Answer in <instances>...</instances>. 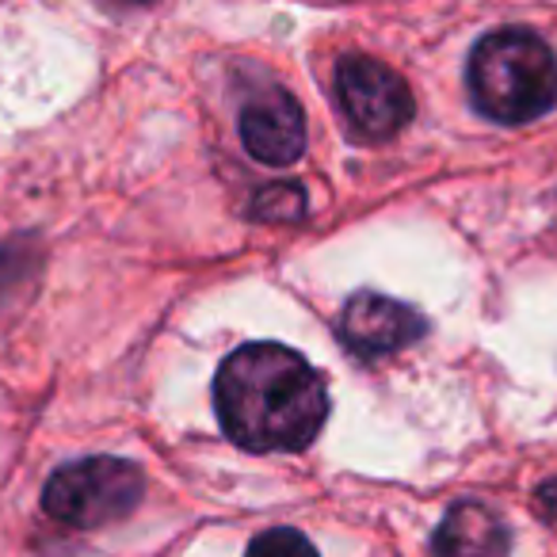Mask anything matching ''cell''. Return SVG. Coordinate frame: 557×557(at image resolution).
Here are the masks:
<instances>
[{"mask_svg":"<svg viewBox=\"0 0 557 557\" xmlns=\"http://www.w3.org/2000/svg\"><path fill=\"white\" fill-rule=\"evenodd\" d=\"M245 557H318V549L295 527H271L248 542Z\"/></svg>","mask_w":557,"mask_h":557,"instance_id":"obj_8","label":"cell"},{"mask_svg":"<svg viewBox=\"0 0 557 557\" xmlns=\"http://www.w3.org/2000/svg\"><path fill=\"white\" fill-rule=\"evenodd\" d=\"M146 478L126 458H81L62 470L42 488V508L50 519L73 527V531H96L126 519L141 504Z\"/></svg>","mask_w":557,"mask_h":557,"instance_id":"obj_3","label":"cell"},{"mask_svg":"<svg viewBox=\"0 0 557 557\" xmlns=\"http://www.w3.org/2000/svg\"><path fill=\"white\" fill-rule=\"evenodd\" d=\"M428 333V318L412 306L397 302L386 295L359 290L348 298L341 313V336L359 356H389L409 344H417Z\"/></svg>","mask_w":557,"mask_h":557,"instance_id":"obj_5","label":"cell"},{"mask_svg":"<svg viewBox=\"0 0 557 557\" xmlns=\"http://www.w3.org/2000/svg\"><path fill=\"white\" fill-rule=\"evenodd\" d=\"M214 409L237 447L306 450L329 420V389L298 351L245 344L218 367Z\"/></svg>","mask_w":557,"mask_h":557,"instance_id":"obj_1","label":"cell"},{"mask_svg":"<svg viewBox=\"0 0 557 557\" xmlns=\"http://www.w3.org/2000/svg\"><path fill=\"white\" fill-rule=\"evenodd\" d=\"M336 103L351 134L363 141L394 138L417 111V100L401 73L363 54H351L336 65Z\"/></svg>","mask_w":557,"mask_h":557,"instance_id":"obj_4","label":"cell"},{"mask_svg":"<svg viewBox=\"0 0 557 557\" xmlns=\"http://www.w3.org/2000/svg\"><path fill=\"white\" fill-rule=\"evenodd\" d=\"M470 100L493 123H531L557 103V54L527 27H500L478 39L466 65Z\"/></svg>","mask_w":557,"mask_h":557,"instance_id":"obj_2","label":"cell"},{"mask_svg":"<svg viewBox=\"0 0 557 557\" xmlns=\"http://www.w3.org/2000/svg\"><path fill=\"white\" fill-rule=\"evenodd\" d=\"M256 218H287V222H295V218L306 214V195L302 187L295 184H275V187H263L260 195H256L252 202Z\"/></svg>","mask_w":557,"mask_h":557,"instance_id":"obj_9","label":"cell"},{"mask_svg":"<svg viewBox=\"0 0 557 557\" xmlns=\"http://www.w3.org/2000/svg\"><path fill=\"white\" fill-rule=\"evenodd\" d=\"M542 504H546V508L557 516V478H554V481H546V485H542Z\"/></svg>","mask_w":557,"mask_h":557,"instance_id":"obj_10","label":"cell"},{"mask_svg":"<svg viewBox=\"0 0 557 557\" xmlns=\"http://www.w3.org/2000/svg\"><path fill=\"white\" fill-rule=\"evenodd\" d=\"M240 141L260 164H295L306 149V115L295 96L283 88L252 96L240 108Z\"/></svg>","mask_w":557,"mask_h":557,"instance_id":"obj_6","label":"cell"},{"mask_svg":"<svg viewBox=\"0 0 557 557\" xmlns=\"http://www.w3.org/2000/svg\"><path fill=\"white\" fill-rule=\"evenodd\" d=\"M508 546L511 534L504 519L478 500L455 504L432 539V549L440 557H504Z\"/></svg>","mask_w":557,"mask_h":557,"instance_id":"obj_7","label":"cell"}]
</instances>
